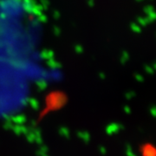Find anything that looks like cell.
<instances>
[{
	"instance_id": "1",
	"label": "cell",
	"mask_w": 156,
	"mask_h": 156,
	"mask_svg": "<svg viewBox=\"0 0 156 156\" xmlns=\"http://www.w3.org/2000/svg\"><path fill=\"white\" fill-rule=\"evenodd\" d=\"M144 153H145V156H156V151L154 150V148L149 146L146 147Z\"/></svg>"
}]
</instances>
